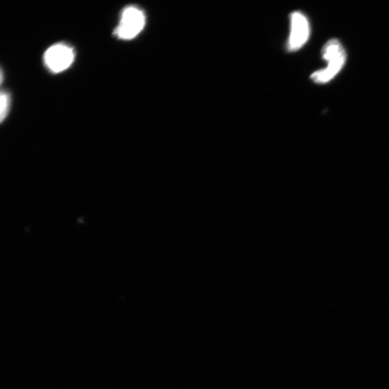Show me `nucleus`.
<instances>
[{
  "label": "nucleus",
  "instance_id": "4",
  "mask_svg": "<svg viewBox=\"0 0 389 389\" xmlns=\"http://www.w3.org/2000/svg\"><path fill=\"white\" fill-rule=\"evenodd\" d=\"M291 33L288 42V50L295 52L302 48L310 37V25L307 16L302 12L291 14Z\"/></svg>",
  "mask_w": 389,
  "mask_h": 389
},
{
  "label": "nucleus",
  "instance_id": "5",
  "mask_svg": "<svg viewBox=\"0 0 389 389\" xmlns=\"http://www.w3.org/2000/svg\"><path fill=\"white\" fill-rule=\"evenodd\" d=\"M0 102H1V111H0V118H1V122H3L4 119L8 116L10 98L8 93L2 91L1 97H0Z\"/></svg>",
  "mask_w": 389,
  "mask_h": 389
},
{
  "label": "nucleus",
  "instance_id": "1",
  "mask_svg": "<svg viewBox=\"0 0 389 389\" xmlns=\"http://www.w3.org/2000/svg\"><path fill=\"white\" fill-rule=\"evenodd\" d=\"M323 58L327 62V66L317 70L311 75L316 84H326L337 75L344 67L347 55L342 44L338 39L328 41L322 50Z\"/></svg>",
  "mask_w": 389,
  "mask_h": 389
},
{
  "label": "nucleus",
  "instance_id": "3",
  "mask_svg": "<svg viewBox=\"0 0 389 389\" xmlns=\"http://www.w3.org/2000/svg\"><path fill=\"white\" fill-rule=\"evenodd\" d=\"M74 60V50L64 44L51 46L44 55L46 66L55 73L63 72L72 65Z\"/></svg>",
  "mask_w": 389,
  "mask_h": 389
},
{
  "label": "nucleus",
  "instance_id": "2",
  "mask_svg": "<svg viewBox=\"0 0 389 389\" xmlns=\"http://www.w3.org/2000/svg\"><path fill=\"white\" fill-rule=\"evenodd\" d=\"M145 24L146 17L143 10L136 7H128L123 11L116 35L120 39H132L144 29Z\"/></svg>",
  "mask_w": 389,
  "mask_h": 389
}]
</instances>
